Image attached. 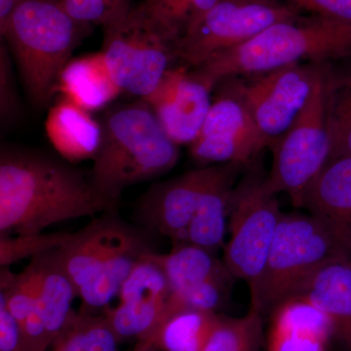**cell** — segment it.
<instances>
[{
  "mask_svg": "<svg viewBox=\"0 0 351 351\" xmlns=\"http://www.w3.org/2000/svg\"><path fill=\"white\" fill-rule=\"evenodd\" d=\"M154 258L167 277L171 293L215 279H235L213 252L196 245L173 244L170 253L161 255L154 252Z\"/></svg>",
  "mask_w": 351,
  "mask_h": 351,
  "instance_id": "obj_24",
  "label": "cell"
},
{
  "mask_svg": "<svg viewBox=\"0 0 351 351\" xmlns=\"http://www.w3.org/2000/svg\"><path fill=\"white\" fill-rule=\"evenodd\" d=\"M300 10L351 24V0H288Z\"/></svg>",
  "mask_w": 351,
  "mask_h": 351,
  "instance_id": "obj_34",
  "label": "cell"
},
{
  "mask_svg": "<svg viewBox=\"0 0 351 351\" xmlns=\"http://www.w3.org/2000/svg\"><path fill=\"white\" fill-rule=\"evenodd\" d=\"M90 29L73 19L61 0H20L0 34L34 106L48 105L62 71Z\"/></svg>",
  "mask_w": 351,
  "mask_h": 351,
  "instance_id": "obj_4",
  "label": "cell"
},
{
  "mask_svg": "<svg viewBox=\"0 0 351 351\" xmlns=\"http://www.w3.org/2000/svg\"><path fill=\"white\" fill-rule=\"evenodd\" d=\"M120 341L105 316L75 313L50 351H119Z\"/></svg>",
  "mask_w": 351,
  "mask_h": 351,
  "instance_id": "obj_26",
  "label": "cell"
},
{
  "mask_svg": "<svg viewBox=\"0 0 351 351\" xmlns=\"http://www.w3.org/2000/svg\"><path fill=\"white\" fill-rule=\"evenodd\" d=\"M20 101L14 76L12 54L7 44L0 47V123L1 130L17 123L20 117Z\"/></svg>",
  "mask_w": 351,
  "mask_h": 351,
  "instance_id": "obj_31",
  "label": "cell"
},
{
  "mask_svg": "<svg viewBox=\"0 0 351 351\" xmlns=\"http://www.w3.org/2000/svg\"><path fill=\"white\" fill-rule=\"evenodd\" d=\"M245 166L223 163L218 177L203 196L182 243L196 245L213 253L223 246L233 191Z\"/></svg>",
  "mask_w": 351,
  "mask_h": 351,
  "instance_id": "obj_20",
  "label": "cell"
},
{
  "mask_svg": "<svg viewBox=\"0 0 351 351\" xmlns=\"http://www.w3.org/2000/svg\"><path fill=\"white\" fill-rule=\"evenodd\" d=\"M304 298L331 323L332 336L351 351V257L328 263L291 297Z\"/></svg>",
  "mask_w": 351,
  "mask_h": 351,
  "instance_id": "obj_17",
  "label": "cell"
},
{
  "mask_svg": "<svg viewBox=\"0 0 351 351\" xmlns=\"http://www.w3.org/2000/svg\"><path fill=\"white\" fill-rule=\"evenodd\" d=\"M232 281L219 279L205 281L171 293L170 299L181 306L216 313L223 306Z\"/></svg>",
  "mask_w": 351,
  "mask_h": 351,
  "instance_id": "obj_32",
  "label": "cell"
},
{
  "mask_svg": "<svg viewBox=\"0 0 351 351\" xmlns=\"http://www.w3.org/2000/svg\"><path fill=\"white\" fill-rule=\"evenodd\" d=\"M108 2L117 17L125 13L132 7L129 3V0H108Z\"/></svg>",
  "mask_w": 351,
  "mask_h": 351,
  "instance_id": "obj_37",
  "label": "cell"
},
{
  "mask_svg": "<svg viewBox=\"0 0 351 351\" xmlns=\"http://www.w3.org/2000/svg\"><path fill=\"white\" fill-rule=\"evenodd\" d=\"M169 298H134L108 306L105 317L119 341L147 338L157 326Z\"/></svg>",
  "mask_w": 351,
  "mask_h": 351,
  "instance_id": "obj_25",
  "label": "cell"
},
{
  "mask_svg": "<svg viewBox=\"0 0 351 351\" xmlns=\"http://www.w3.org/2000/svg\"><path fill=\"white\" fill-rule=\"evenodd\" d=\"M101 52L122 93L144 99L177 61L174 40L142 3L103 27Z\"/></svg>",
  "mask_w": 351,
  "mask_h": 351,
  "instance_id": "obj_6",
  "label": "cell"
},
{
  "mask_svg": "<svg viewBox=\"0 0 351 351\" xmlns=\"http://www.w3.org/2000/svg\"><path fill=\"white\" fill-rule=\"evenodd\" d=\"M326 127L330 141L328 161L351 156V76L337 80L327 75Z\"/></svg>",
  "mask_w": 351,
  "mask_h": 351,
  "instance_id": "obj_27",
  "label": "cell"
},
{
  "mask_svg": "<svg viewBox=\"0 0 351 351\" xmlns=\"http://www.w3.org/2000/svg\"><path fill=\"white\" fill-rule=\"evenodd\" d=\"M301 10L278 0H218L174 44L177 61L195 69L219 53L246 43L267 27L301 18Z\"/></svg>",
  "mask_w": 351,
  "mask_h": 351,
  "instance_id": "obj_7",
  "label": "cell"
},
{
  "mask_svg": "<svg viewBox=\"0 0 351 351\" xmlns=\"http://www.w3.org/2000/svg\"><path fill=\"white\" fill-rule=\"evenodd\" d=\"M323 69L322 64L297 63L219 83L243 101L270 147L294 123Z\"/></svg>",
  "mask_w": 351,
  "mask_h": 351,
  "instance_id": "obj_10",
  "label": "cell"
},
{
  "mask_svg": "<svg viewBox=\"0 0 351 351\" xmlns=\"http://www.w3.org/2000/svg\"><path fill=\"white\" fill-rule=\"evenodd\" d=\"M351 257V233L309 214H282L251 306L274 311L328 263Z\"/></svg>",
  "mask_w": 351,
  "mask_h": 351,
  "instance_id": "obj_5",
  "label": "cell"
},
{
  "mask_svg": "<svg viewBox=\"0 0 351 351\" xmlns=\"http://www.w3.org/2000/svg\"><path fill=\"white\" fill-rule=\"evenodd\" d=\"M0 351H25L24 334L19 321L0 297Z\"/></svg>",
  "mask_w": 351,
  "mask_h": 351,
  "instance_id": "obj_35",
  "label": "cell"
},
{
  "mask_svg": "<svg viewBox=\"0 0 351 351\" xmlns=\"http://www.w3.org/2000/svg\"><path fill=\"white\" fill-rule=\"evenodd\" d=\"M218 0H144L145 10L177 43Z\"/></svg>",
  "mask_w": 351,
  "mask_h": 351,
  "instance_id": "obj_29",
  "label": "cell"
},
{
  "mask_svg": "<svg viewBox=\"0 0 351 351\" xmlns=\"http://www.w3.org/2000/svg\"><path fill=\"white\" fill-rule=\"evenodd\" d=\"M20 0H0V32L5 29Z\"/></svg>",
  "mask_w": 351,
  "mask_h": 351,
  "instance_id": "obj_36",
  "label": "cell"
},
{
  "mask_svg": "<svg viewBox=\"0 0 351 351\" xmlns=\"http://www.w3.org/2000/svg\"><path fill=\"white\" fill-rule=\"evenodd\" d=\"M89 178L95 188L117 201L124 189L156 179L177 165L180 151L143 99L108 108Z\"/></svg>",
  "mask_w": 351,
  "mask_h": 351,
  "instance_id": "obj_2",
  "label": "cell"
},
{
  "mask_svg": "<svg viewBox=\"0 0 351 351\" xmlns=\"http://www.w3.org/2000/svg\"><path fill=\"white\" fill-rule=\"evenodd\" d=\"M351 56V24L313 15L270 25L232 49L193 69L212 90L235 76L258 75L309 60L323 64Z\"/></svg>",
  "mask_w": 351,
  "mask_h": 351,
  "instance_id": "obj_3",
  "label": "cell"
},
{
  "mask_svg": "<svg viewBox=\"0 0 351 351\" xmlns=\"http://www.w3.org/2000/svg\"><path fill=\"white\" fill-rule=\"evenodd\" d=\"M45 129L51 144L69 162L94 159L100 147V122L66 97L50 108Z\"/></svg>",
  "mask_w": 351,
  "mask_h": 351,
  "instance_id": "obj_21",
  "label": "cell"
},
{
  "mask_svg": "<svg viewBox=\"0 0 351 351\" xmlns=\"http://www.w3.org/2000/svg\"><path fill=\"white\" fill-rule=\"evenodd\" d=\"M218 95L199 135L191 144V156L204 163L239 162L247 165L269 141L237 95L219 83Z\"/></svg>",
  "mask_w": 351,
  "mask_h": 351,
  "instance_id": "obj_11",
  "label": "cell"
},
{
  "mask_svg": "<svg viewBox=\"0 0 351 351\" xmlns=\"http://www.w3.org/2000/svg\"><path fill=\"white\" fill-rule=\"evenodd\" d=\"M267 351H327L334 338L331 323L304 298L284 300L271 311Z\"/></svg>",
  "mask_w": 351,
  "mask_h": 351,
  "instance_id": "obj_15",
  "label": "cell"
},
{
  "mask_svg": "<svg viewBox=\"0 0 351 351\" xmlns=\"http://www.w3.org/2000/svg\"><path fill=\"white\" fill-rule=\"evenodd\" d=\"M263 338V313L251 306L242 317L219 315L202 351H260Z\"/></svg>",
  "mask_w": 351,
  "mask_h": 351,
  "instance_id": "obj_28",
  "label": "cell"
},
{
  "mask_svg": "<svg viewBox=\"0 0 351 351\" xmlns=\"http://www.w3.org/2000/svg\"><path fill=\"white\" fill-rule=\"evenodd\" d=\"M128 225L117 210L106 212L82 230L71 233L69 239L58 248L62 265L77 293L96 276Z\"/></svg>",
  "mask_w": 351,
  "mask_h": 351,
  "instance_id": "obj_14",
  "label": "cell"
},
{
  "mask_svg": "<svg viewBox=\"0 0 351 351\" xmlns=\"http://www.w3.org/2000/svg\"><path fill=\"white\" fill-rule=\"evenodd\" d=\"M295 206L351 233V156L325 164L304 191L292 200Z\"/></svg>",
  "mask_w": 351,
  "mask_h": 351,
  "instance_id": "obj_18",
  "label": "cell"
},
{
  "mask_svg": "<svg viewBox=\"0 0 351 351\" xmlns=\"http://www.w3.org/2000/svg\"><path fill=\"white\" fill-rule=\"evenodd\" d=\"M152 232L144 228L127 226L112 254L101 265L89 283L78 291L82 299L83 313L90 314L94 309L106 308L119 295L124 281L135 265L145 256L154 252L152 247Z\"/></svg>",
  "mask_w": 351,
  "mask_h": 351,
  "instance_id": "obj_16",
  "label": "cell"
},
{
  "mask_svg": "<svg viewBox=\"0 0 351 351\" xmlns=\"http://www.w3.org/2000/svg\"><path fill=\"white\" fill-rule=\"evenodd\" d=\"M89 175L66 159L27 147L0 151V237L34 234L80 217L117 210Z\"/></svg>",
  "mask_w": 351,
  "mask_h": 351,
  "instance_id": "obj_1",
  "label": "cell"
},
{
  "mask_svg": "<svg viewBox=\"0 0 351 351\" xmlns=\"http://www.w3.org/2000/svg\"><path fill=\"white\" fill-rule=\"evenodd\" d=\"M223 163L189 171L157 182L138 200L135 217L142 228L182 243L203 196L221 172Z\"/></svg>",
  "mask_w": 351,
  "mask_h": 351,
  "instance_id": "obj_12",
  "label": "cell"
},
{
  "mask_svg": "<svg viewBox=\"0 0 351 351\" xmlns=\"http://www.w3.org/2000/svg\"><path fill=\"white\" fill-rule=\"evenodd\" d=\"M252 171L233 191L230 201V239L223 263L234 278L256 288L262 276L282 212L276 195L269 193Z\"/></svg>",
  "mask_w": 351,
  "mask_h": 351,
  "instance_id": "obj_8",
  "label": "cell"
},
{
  "mask_svg": "<svg viewBox=\"0 0 351 351\" xmlns=\"http://www.w3.org/2000/svg\"><path fill=\"white\" fill-rule=\"evenodd\" d=\"M214 311L181 306L168 300L158 324L134 351H202L219 319Z\"/></svg>",
  "mask_w": 351,
  "mask_h": 351,
  "instance_id": "obj_19",
  "label": "cell"
},
{
  "mask_svg": "<svg viewBox=\"0 0 351 351\" xmlns=\"http://www.w3.org/2000/svg\"><path fill=\"white\" fill-rule=\"evenodd\" d=\"M31 263L38 284V308L52 345L75 313L71 306L77 290L62 265L58 248L34 256Z\"/></svg>",
  "mask_w": 351,
  "mask_h": 351,
  "instance_id": "obj_22",
  "label": "cell"
},
{
  "mask_svg": "<svg viewBox=\"0 0 351 351\" xmlns=\"http://www.w3.org/2000/svg\"><path fill=\"white\" fill-rule=\"evenodd\" d=\"M57 89L89 112L107 107L122 93L101 52L71 60L60 75Z\"/></svg>",
  "mask_w": 351,
  "mask_h": 351,
  "instance_id": "obj_23",
  "label": "cell"
},
{
  "mask_svg": "<svg viewBox=\"0 0 351 351\" xmlns=\"http://www.w3.org/2000/svg\"><path fill=\"white\" fill-rule=\"evenodd\" d=\"M189 69L184 64L171 68L156 90L143 99L178 145L195 142L212 105L211 88Z\"/></svg>",
  "mask_w": 351,
  "mask_h": 351,
  "instance_id": "obj_13",
  "label": "cell"
},
{
  "mask_svg": "<svg viewBox=\"0 0 351 351\" xmlns=\"http://www.w3.org/2000/svg\"><path fill=\"white\" fill-rule=\"evenodd\" d=\"M326 83L324 68L294 123L269 147L274 152V161L263 184L274 195L286 193L294 200L313 181L329 159Z\"/></svg>",
  "mask_w": 351,
  "mask_h": 351,
  "instance_id": "obj_9",
  "label": "cell"
},
{
  "mask_svg": "<svg viewBox=\"0 0 351 351\" xmlns=\"http://www.w3.org/2000/svg\"><path fill=\"white\" fill-rule=\"evenodd\" d=\"M61 2L66 12L83 24L105 27L119 18L108 0H61Z\"/></svg>",
  "mask_w": 351,
  "mask_h": 351,
  "instance_id": "obj_33",
  "label": "cell"
},
{
  "mask_svg": "<svg viewBox=\"0 0 351 351\" xmlns=\"http://www.w3.org/2000/svg\"><path fill=\"white\" fill-rule=\"evenodd\" d=\"M69 237L71 233L61 232L0 237V265L9 267L18 261L60 248Z\"/></svg>",
  "mask_w": 351,
  "mask_h": 351,
  "instance_id": "obj_30",
  "label": "cell"
}]
</instances>
